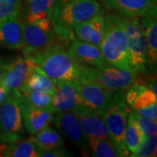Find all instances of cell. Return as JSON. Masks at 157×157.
Listing matches in <instances>:
<instances>
[{"label": "cell", "mask_w": 157, "mask_h": 157, "mask_svg": "<svg viewBox=\"0 0 157 157\" xmlns=\"http://www.w3.org/2000/svg\"><path fill=\"white\" fill-rule=\"evenodd\" d=\"M101 11L96 0H57L51 17L52 25L61 41H71L75 37L73 28Z\"/></svg>", "instance_id": "6da1fadb"}, {"label": "cell", "mask_w": 157, "mask_h": 157, "mask_svg": "<svg viewBox=\"0 0 157 157\" xmlns=\"http://www.w3.org/2000/svg\"><path fill=\"white\" fill-rule=\"evenodd\" d=\"M25 56L32 59L55 85L63 81H72L79 76L80 63L60 42L44 50L29 52Z\"/></svg>", "instance_id": "7a4b0ae2"}, {"label": "cell", "mask_w": 157, "mask_h": 157, "mask_svg": "<svg viewBox=\"0 0 157 157\" xmlns=\"http://www.w3.org/2000/svg\"><path fill=\"white\" fill-rule=\"evenodd\" d=\"M100 49L107 64L115 67L132 70L128 38L121 16L112 13L105 15V30Z\"/></svg>", "instance_id": "3957f363"}, {"label": "cell", "mask_w": 157, "mask_h": 157, "mask_svg": "<svg viewBox=\"0 0 157 157\" xmlns=\"http://www.w3.org/2000/svg\"><path fill=\"white\" fill-rule=\"evenodd\" d=\"M129 109L125 93H118L101 113V117L107 125L108 135L117 149L119 156H128L129 152L125 143V131L128 122Z\"/></svg>", "instance_id": "277c9868"}, {"label": "cell", "mask_w": 157, "mask_h": 157, "mask_svg": "<svg viewBox=\"0 0 157 157\" xmlns=\"http://www.w3.org/2000/svg\"><path fill=\"white\" fill-rule=\"evenodd\" d=\"M137 73L129 69H122L106 65L102 67H94L80 64L79 76L101 85L104 88L113 93H121L128 90L134 83Z\"/></svg>", "instance_id": "5b68a950"}, {"label": "cell", "mask_w": 157, "mask_h": 157, "mask_svg": "<svg viewBox=\"0 0 157 157\" xmlns=\"http://www.w3.org/2000/svg\"><path fill=\"white\" fill-rule=\"evenodd\" d=\"M121 17L128 38L131 69L135 73H143L146 71L147 64L149 59L146 37L141 23L139 17Z\"/></svg>", "instance_id": "8992f818"}, {"label": "cell", "mask_w": 157, "mask_h": 157, "mask_svg": "<svg viewBox=\"0 0 157 157\" xmlns=\"http://www.w3.org/2000/svg\"><path fill=\"white\" fill-rule=\"evenodd\" d=\"M24 134L21 107L17 95L12 92L0 107V141L11 143L22 139Z\"/></svg>", "instance_id": "52a82bcc"}, {"label": "cell", "mask_w": 157, "mask_h": 157, "mask_svg": "<svg viewBox=\"0 0 157 157\" xmlns=\"http://www.w3.org/2000/svg\"><path fill=\"white\" fill-rule=\"evenodd\" d=\"M59 39L53 31L52 21L49 18L38 22L23 24V54L36 51L44 50L54 45ZM60 40V39H59Z\"/></svg>", "instance_id": "ba28073f"}, {"label": "cell", "mask_w": 157, "mask_h": 157, "mask_svg": "<svg viewBox=\"0 0 157 157\" xmlns=\"http://www.w3.org/2000/svg\"><path fill=\"white\" fill-rule=\"evenodd\" d=\"M73 81L82 105L101 114L118 94L81 76H78V78Z\"/></svg>", "instance_id": "9c48e42d"}, {"label": "cell", "mask_w": 157, "mask_h": 157, "mask_svg": "<svg viewBox=\"0 0 157 157\" xmlns=\"http://www.w3.org/2000/svg\"><path fill=\"white\" fill-rule=\"evenodd\" d=\"M36 67L37 64L32 59L25 56L17 57L6 63L4 73L0 78V84L11 92L18 91Z\"/></svg>", "instance_id": "30bf717a"}, {"label": "cell", "mask_w": 157, "mask_h": 157, "mask_svg": "<svg viewBox=\"0 0 157 157\" xmlns=\"http://www.w3.org/2000/svg\"><path fill=\"white\" fill-rule=\"evenodd\" d=\"M17 95L22 112L23 123L30 135H35L46 127H49L53 121L54 110L51 108H39L29 104L24 99L22 94L14 91Z\"/></svg>", "instance_id": "8fae6325"}, {"label": "cell", "mask_w": 157, "mask_h": 157, "mask_svg": "<svg viewBox=\"0 0 157 157\" xmlns=\"http://www.w3.org/2000/svg\"><path fill=\"white\" fill-rule=\"evenodd\" d=\"M55 113L53 121L59 131L83 153H86L88 149L87 135L83 132L77 116L73 112Z\"/></svg>", "instance_id": "7c38bea8"}, {"label": "cell", "mask_w": 157, "mask_h": 157, "mask_svg": "<svg viewBox=\"0 0 157 157\" xmlns=\"http://www.w3.org/2000/svg\"><path fill=\"white\" fill-rule=\"evenodd\" d=\"M73 113L78 118L80 127L87 136L110 138L107 125L101 113L94 112L84 105H78Z\"/></svg>", "instance_id": "4fadbf2b"}, {"label": "cell", "mask_w": 157, "mask_h": 157, "mask_svg": "<svg viewBox=\"0 0 157 157\" xmlns=\"http://www.w3.org/2000/svg\"><path fill=\"white\" fill-rule=\"evenodd\" d=\"M105 30V15L102 11L74 26L73 33L79 40L100 47Z\"/></svg>", "instance_id": "5bb4252c"}, {"label": "cell", "mask_w": 157, "mask_h": 157, "mask_svg": "<svg viewBox=\"0 0 157 157\" xmlns=\"http://www.w3.org/2000/svg\"><path fill=\"white\" fill-rule=\"evenodd\" d=\"M52 106L54 112H73L82 105L73 81H63L55 85Z\"/></svg>", "instance_id": "9a60e30c"}, {"label": "cell", "mask_w": 157, "mask_h": 157, "mask_svg": "<svg viewBox=\"0 0 157 157\" xmlns=\"http://www.w3.org/2000/svg\"><path fill=\"white\" fill-rule=\"evenodd\" d=\"M71 47L69 48L74 59L80 64L94 67H102L107 64L102 55L99 46L92 45L74 37L72 39Z\"/></svg>", "instance_id": "2e32d148"}, {"label": "cell", "mask_w": 157, "mask_h": 157, "mask_svg": "<svg viewBox=\"0 0 157 157\" xmlns=\"http://www.w3.org/2000/svg\"><path fill=\"white\" fill-rule=\"evenodd\" d=\"M23 22L19 16L0 22V45L9 50H22Z\"/></svg>", "instance_id": "e0dca14e"}, {"label": "cell", "mask_w": 157, "mask_h": 157, "mask_svg": "<svg viewBox=\"0 0 157 157\" xmlns=\"http://www.w3.org/2000/svg\"><path fill=\"white\" fill-rule=\"evenodd\" d=\"M108 6L121 16L141 17L156 10L155 0H107Z\"/></svg>", "instance_id": "ac0fdd59"}, {"label": "cell", "mask_w": 157, "mask_h": 157, "mask_svg": "<svg viewBox=\"0 0 157 157\" xmlns=\"http://www.w3.org/2000/svg\"><path fill=\"white\" fill-rule=\"evenodd\" d=\"M57 0H24L22 9L27 23L38 22L52 16Z\"/></svg>", "instance_id": "d6986e66"}, {"label": "cell", "mask_w": 157, "mask_h": 157, "mask_svg": "<svg viewBox=\"0 0 157 157\" xmlns=\"http://www.w3.org/2000/svg\"><path fill=\"white\" fill-rule=\"evenodd\" d=\"M141 25L144 30L147 45L148 59L152 63L157 60V19L156 10H154L147 15L141 17Z\"/></svg>", "instance_id": "ffe728a7"}, {"label": "cell", "mask_w": 157, "mask_h": 157, "mask_svg": "<svg viewBox=\"0 0 157 157\" xmlns=\"http://www.w3.org/2000/svg\"><path fill=\"white\" fill-rule=\"evenodd\" d=\"M55 84L51 79L46 73L37 66L34 71L30 74L25 82L24 83L18 92L20 93H26L35 90L39 91H45L54 94L55 93Z\"/></svg>", "instance_id": "44dd1931"}, {"label": "cell", "mask_w": 157, "mask_h": 157, "mask_svg": "<svg viewBox=\"0 0 157 157\" xmlns=\"http://www.w3.org/2000/svg\"><path fill=\"white\" fill-rule=\"evenodd\" d=\"M146 140V135L140 128L135 118L134 111L129 113L125 131V143L130 154L138 151Z\"/></svg>", "instance_id": "7402d4cb"}, {"label": "cell", "mask_w": 157, "mask_h": 157, "mask_svg": "<svg viewBox=\"0 0 157 157\" xmlns=\"http://www.w3.org/2000/svg\"><path fill=\"white\" fill-rule=\"evenodd\" d=\"M33 140L39 154L41 152L60 147L64 145L59 132L54 128H52L50 126L39 131L37 135L33 136Z\"/></svg>", "instance_id": "603a6c76"}, {"label": "cell", "mask_w": 157, "mask_h": 157, "mask_svg": "<svg viewBox=\"0 0 157 157\" xmlns=\"http://www.w3.org/2000/svg\"><path fill=\"white\" fill-rule=\"evenodd\" d=\"M6 157H39V152L34 143L33 136L25 140H17L7 144Z\"/></svg>", "instance_id": "cb8c5ba5"}, {"label": "cell", "mask_w": 157, "mask_h": 157, "mask_svg": "<svg viewBox=\"0 0 157 157\" xmlns=\"http://www.w3.org/2000/svg\"><path fill=\"white\" fill-rule=\"evenodd\" d=\"M88 147L94 156L96 157H117V149L110 138H97L87 136Z\"/></svg>", "instance_id": "d4e9b609"}, {"label": "cell", "mask_w": 157, "mask_h": 157, "mask_svg": "<svg viewBox=\"0 0 157 157\" xmlns=\"http://www.w3.org/2000/svg\"><path fill=\"white\" fill-rule=\"evenodd\" d=\"M20 94H22L24 99L33 107H39V108H51V109H52V102L53 94L51 93L45 92V91L35 90V91L20 93Z\"/></svg>", "instance_id": "484cf974"}, {"label": "cell", "mask_w": 157, "mask_h": 157, "mask_svg": "<svg viewBox=\"0 0 157 157\" xmlns=\"http://www.w3.org/2000/svg\"><path fill=\"white\" fill-rule=\"evenodd\" d=\"M157 103V94L145 85H140V90L131 103L130 107L134 110L151 106Z\"/></svg>", "instance_id": "4316f807"}, {"label": "cell", "mask_w": 157, "mask_h": 157, "mask_svg": "<svg viewBox=\"0 0 157 157\" xmlns=\"http://www.w3.org/2000/svg\"><path fill=\"white\" fill-rule=\"evenodd\" d=\"M22 0H0V22L6 18L20 16Z\"/></svg>", "instance_id": "83f0119b"}, {"label": "cell", "mask_w": 157, "mask_h": 157, "mask_svg": "<svg viewBox=\"0 0 157 157\" xmlns=\"http://www.w3.org/2000/svg\"><path fill=\"white\" fill-rule=\"evenodd\" d=\"M157 139L156 135L146 136V140L143 142L138 151L131 154L128 156L132 157H153L156 156Z\"/></svg>", "instance_id": "f1b7e54d"}, {"label": "cell", "mask_w": 157, "mask_h": 157, "mask_svg": "<svg viewBox=\"0 0 157 157\" xmlns=\"http://www.w3.org/2000/svg\"><path fill=\"white\" fill-rule=\"evenodd\" d=\"M135 118L139 125L140 128L146 136L154 135L157 134V123L156 120H151L148 118L143 117L134 111Z\"/></svg>", "instance_id": "f546056e"}, {"label": "cell", "mask_w": 157, "mask_h": 157, "mask_svg": "<svg viewBox=\"0 0 157 157\" xmlns=\"http://www.w3.org/2000/svg\"><path fill=\"white\" fill-rule=\"evenodd\" d=\"M72 155V153L64 147H57L48 151L41 152L39 154V157H67Z\"/></svg>", "instance_id": "4dcf8cb0"}, {"label": "cell", "mask_w": 157, "mask_h": 157, "mask_svg": "<svg viewBox=\"0 0 157 157\" xmlns=\"http://www.w3.org/2000/svg\"><path fill=\"white\" fill-rule=\"evenodd\" d=\"M138 114L151 120H157V103L151 106L135 110Z\"/></svg>", "instance_id": "1f68e13d"}, {"label": "cell", "mask_w": 157, "mask_h": 157, "mask_svg": "<svg viewBox=\"0 0 157 157\" xmlns=\"http://www.w3.org/2000/svg\"><path fill=\"white\" fill-rule=\"evenodd\" d=\"M11 91L4 86L3 85L0 84V106L3 104V102L6 101V98L10 94Z\"/></svg>", "instance_id": "d6a6232c"}, {"label": "cell", "mask_w": 157, "mask_h": 157, "mask_svg": "<svg viewBox=\"0 0 157 157\" xmlns=\"http://www.w3.org/2000/svg\"><path fill=\"white\" fill-rule=\"evenodd\" d=\"M7 147V143L0 141V157L5 156V152Z\"/></svg>", "instance_id": "836d02e7"}, {"label": "cell", "mask_w": 157, "mask_h": 157, "mask_svg": "<svg viewBox=\"0 0 157 157\" xmlns=\"http://www.w3.org/2000/svg\"><path fill=\"white\" fill-rule=\"evenodd\" d=\"M6 63H4L0 60V78L2 77L3 73H4V71H5V68H6Z\"/></svg>", "instance_id": "e575fe53"}]
</instances>
